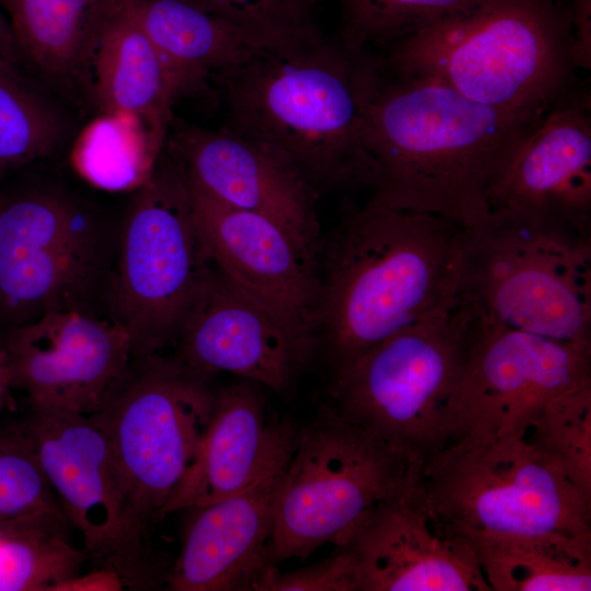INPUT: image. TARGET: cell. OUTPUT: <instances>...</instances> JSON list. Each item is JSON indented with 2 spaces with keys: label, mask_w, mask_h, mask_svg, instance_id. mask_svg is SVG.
Masks as SVG:
<instances>
[{
  "label": "cell",
  "mask_w": 591,
  "mask_h": 591,
  "mask_svg": "<svg viewBox=\"0 0 591 591\" xmlns=\"http://www.w3.org/2000/svg\"><path fill=\"white\" fill-rule=\"evenodd\" d=\"M547 109L485 105L432 78L383 69L363 129L374 195L471 228Z\"/></svg>",
  "instance_id": "obj_1"
},
{
  "label": "cell",
  "mask_w": 591,
  "mask_h": 591,
  "mask_svg": "<svg viewBox=\"0 0 591 591\" xmlns=\"http://www.w3.org/2000/svg\"><path fill=\"white\" fill-rule=\"evenodd\" d=\"M381 58L323 34L263 48L216 77L229 131L282 159L318 193L370 186L363 142Z\"/></svg>",
  "instance_id": "obj_2"
},
{
  "label": "cell",
  "mask_w": 591,
  "mask_h": 591,
  "mask_svg": "<svg viewBox=\"0 0 591 591\" xmlns=\"http://www.w3.org/2000/svg\"><path fill=\"white\" fill-rule=\"evenodd\" d=\"M464 231L374 194L345 215L321 252L314 323L333 373L459 297Z\"/></svg>",
  "instance_id": "obj_3"
},
{
  "label": "cell",
  "mask_w": 591,
  "mask_h": 591,
  "mask_svg": "<svg viewBox=\"0 0 591 591\" xmlns=\"http://www.w3.org/2000/svg\"><path fill=\"white\" fill-rule=\"evenodd\" d=\"M383 69L429 77L480 104L545 111L570 92L573 43L556 0H477L391 45Z\"/></svg>",
  "instance_id": "obj_4"
},
{
  "label": "cell",
  "mask_w": 591,
  "mask_h": 591,
  "mask_svg": "<svg viewBox=\"0 0 591 591\" xmlns=\"http://www.w3.org/2000/svg\"><path fill=\"white\" fill-rule=\"evenodd\" d=\"M459 294L483 320L591 348V224L489 210L465 228Z\"/></svg>",
  "instance_id": "obj_5"
},
{
  "label": "cell",
  "mask_w": 591,
  "mask_h": 591,
  "mask_svg": "<svg viewBox=\"0 0 591 591\" xmlns=\"http://www.w3.org/2000/svg\"><path fill=\"white\" fill-rule=\"evenodd\" d=\"M477 323L459 294L334 372L325 406L424 464L452 437Z\"/></svg>",
  "instance_id": "obj_6"
},
{
  "label": "cell",
  "mask_w": 591,
  "mask_h": 591,
  "mask_svg": "<svg viewBox=\"0 0 591 591\" xmlns=\"http://www.w3.org/2000/svg\"><path fill=\"white\" fill-rule=\"evenodd\" d=\"M118 225L57 184L24 182L2 189L0 320L5 331L58 311L107 318Z\"/></svg>",
  "instance_id": "obj_7"
},
{
  "label": "cell",
  "mask_w": 591,
  "mask_h": 591,
  "mask_svg": "<svg viewBox=\"0 0 591 591\" xmlns=\"http://www.w3.org/2000/svg\"><path fill=\"white\" fill-rule=\"evenodd\" d=\"M416 484L437 520L468 544L536 534L591 538V497L518 434L452 438Z\"/></svg>",
  "instance_id": "obj_8"
},
{
  "label": "cell",
  "mask_w": 591,
  "mask_h": 591,
  "mask_svg": "<svg viewBox=\"0 0 591 591\" xmlns=\"http://www.w3.org/2000/svg\"><path fill=\"white\" fill-rule=\"evenodd\" d=\"M135 192L118 225L106 316L142 357L174 346L213 263L187 181L169 157Z\"/></svg>",
  "instance_id": "obj_9"
},
{
  "label": "cell",
  "mask_w": 591,
  "mask_h": 591,
  "mask_svg": "<svg viewBox=\"0 0 591 591\" xmlns=\"http://www.w3.org/2000/svg\"><path fill=\"white\" fill-rule=\"evenodd\" d=\"M422 463L326 406L298 433L277 503L265 567L337 545L374 506L412 485Z\"/></svg>",
  "instance_id": "obj_10"
},
{
  "label": "cell",
  "mask_w": 591,
  "mask_h": 591,
  "mask_svg": "<svg viewBox=\"0 0 591 591\" xmlns=\"http://www.w3.org/2000/svg\"><path fill=\"white\" fill-rule=\"evenodd\" d=\"M211 376L174 355L132 357L97 409L134 510L149 531L190 467L211 419Z\"/></svg>",
  "instance_id": "obj_11"
},
{
  "label": "cell",
  "mask_w": 591,
  "mask_h": 591,
  "mask_svg": "<svg viewBox=\"0 0 591 591\" xmlns=\"http://www.w3.org/2000/svg\"><path fill=\"white\" fill-rule=\"evenodd\" d=\"M23 424L88 560L131 590L165 586L167 563L134 510L103 430L89 415L50 408L31 407Z\"/></svg>",
  "instance_id": "obj_12"
},
{
  "label": "cell",
  "mask_w": 591,
  "mask_h": 591,
  "mask_svg": "<svg viewBox=\"0 0 591 591\" xmlns=\"http://www.w3.org/2000/svg\"><path fill=\"white\" fill-rule=\"evenodd\" d=\"M588 383L591 348L478 317L451 439L470 433L519 434L548 399Z\"/></svg>",
  "instance_id": "obj_13"
},
{
  "label": "cell",
  "mask_w": 591,
  "mask_h": 591,
  "mask_svg": "<svg viewBox=\"0 0 591 591\" xmlns=\"http://www.w3.org/2000/svg\"><path fill=\"white\" fill-rule=\"evenodd\" d=\"M174 356L212 376L228 372L285 393L316 340L229 279L215 264L174 344Z\"/></svg>",
  "instance_id": "obj_14"
},
{
  "label": "cell",
  "mask_w": 591,
  "mask_h": 591,
  "mask_svg": "<svg viewBox=\"0 0 591 591\" xmlns=\"http://www.w3.org/2000/svg\"><path fill=\"white\" fill-rule=\"evenodd\" d=\"M416 480L335 545L355 563L357 591H491L471 545L442 526Z\"/></svg>",
  "instance_id": "obj_15"
},
{
  "label": "cell",
  "mask_w": 591,
  "mask_h": 591,
  "mask_svg": "<svg viewBox=\"0 0 591 591\" xmlns=\"http://www.w3.org/2000/svg\"><path fill=\"white\" fill-rule=\"evenodd\" d=\"M13 389L32 408L93 414L130 359L124 329L106 317L58 311L11 327L1 340Z\"/></svg>",
  "instance_id": "obj_16"
},
{
  "label": "cell",
  "mask_w": 591,
  "mask_h": 591,
  "mask_svg": "<svg viewBox=\"0 0 591 591\" xmlns=\"http://www.w3.org/2000/svg\"><path fill=\"white\" fill-rule=\"evenodd\" d=\"M166 144L167 157L190 184L275 221L320 262L318 193L291 165L225 128L177 124Z\"/></svg>",
  "instance_id": "obj_17"
},
{
  "label": "cell",
  "mask_w": 591,
  "mask_h": 591,
  "mask_svg": "<svg viewBox=\"0 0 591 591\" xmlns=\"http://www.w3.org/2000/svg\"><path fill=\"white\" fill-rule=\"evenodd\" d=\"M187 184L195 222L212 263L285 322L316 340L320 262L275 221L232 208Z\"/></svg>",
  "instance_id": "obj_18"
},
{
  "label": "cell",
  "mask_w": 591,
  "mask_h": 591,
  "mask_svg": "<svg viewBox=\"0 0 591 591\" xmlns=\"http://www.w3.org/2000/svg\"><path fill=\"white\" fill-rule=\"evenodd\" d=\"M255 384L242 379L217 391L195 459L165 505L162 520L239 494L289 464L298 432L287 421L267 420Z\"/></svg>",
  "instance_id": "obj_19"
},
{
  "label": "cell",
  "mask_w": 591,
  "mask_h": 591,
  "mask_svg": "<svg viewBox=\"0 0 591 591\" xmlns=\"http://www.w3.org/2000/svg\"><path fill=\"white\" fill-rule=\"evenodd\" d=\"M590 109L589 92L577 88L549 106L491 188L489 210L591 224Z\"/></svg>",
  "instance_id": "obj_20"
},
{
  "label": "cell",
  "mask_w": 591,
  "mask_h": 591,
  "mask_svg": "<svg viewBox=\"0 0 591 591\" xmlns=\"http://www.w3.org/2000/svg\"><path fill=\"white\" fill-rule=\"evenodd\" d=\"M287 466L239 494L189 509L193 518L167 571V590H253L266 568L265 548L273 534Z\"/></svg>",
  "instance_id": "obj_21"
},
{
  "label": "cell",
  "mask_w": 591,
  "mask_h": 591,
  "mask_svg": "<svg viewBox=\"0 0 591 591\" xmlns=\"http://www.w3.org/2000/svg\"><path fill=\"white\" fill-rule=\"evenodd\" d=\"M118 0H0L21 65L69 95L91 99L92 65Z\"/></svg>",
  "instance_id": "obj_22"
},
{
  "label": "cell",
  "mask_w": 591,
  "mask_h": 591,
  "mask_svg": "<svg viewBox=\"0 0 591 591\" xmlns=\"http://www.w3.org/2000/svg\"><path fill=\"white\" fill-rule=\"evenodd\" d=\"M91 100L104 114L134 116L166 132L178 101L171 73L131 0L111 11L92 65Z\"/></svg>",
  "instance_id": "obj_23"
},
{
  "label": "cell",
  "mask_w": 591,
  "mask_h": 591,
  "mask_svg": "<svg viewBox=\"0 0 591 591\" xmlns=\"http://www.w3.org/2000/svg\"><path fill=\"white\" fill-rule=\"evenodd\" d=\"M173 79L177 100L205 92L262 47L193 0H131Z\"/></svg>",
  "instance_id": "obj_24"
},
{
  "label": "cell",
  "mask_w": 591,
  "mask_h": 591,
  "mask_svg": "<svg viewBox=\"0 0 591 591\" xmlns=\"http://www.w3.org/2000/svg\"><path fill=\"white\" fill-rule=\"evenodd\" d=\"M470 545L491 591L591 590V538L536 534Z\"/></svg>",
  "instance_id": "obj_25"
},
{
  "label": "cell",
  "mask_w": 591,
  "mask_h": 591,
  "mask_svg": "<svg viewBox=\"0 0 591 591\" xmlns=\"http://www.w3.org/2000/svg\"><path fill=\"white\" fill-rule=\"evenodd\" d=\"M68 124L19 62L0 55V178L55 153Z\"/></svg>",
  "instance_id": "obj_26"
},
{
  "label": "cell",
  "mask_w": 591,
  "mask_h": 591,
  "mask_svg": "<svg viewBox=\"0 0 591 591\" xmlns=\"http://www.w3.org/2000/svg\"><path fill=\"white\" fill-rule=\"evenodd\" d=\"M84 134L73 152L78 173L108 192L137 190L152 175L166 134L123 114H105Z\"/></svg>",
  "instance_id": "obj_27"
},
{
  "label": "cell",
  "mask_w": 591,
  "mask_h": 591,
  "mask_svg": "<svg viewBox=\"0 0 591 591\" xmlns=\"http://www.w3.org/2000/svg\"><path fill=\"white\" fill-rule=\"evenodd\" d=\"M518 436L591 497V383L548 399Z\"/></svg>",
  "instance_id": "obj_28"
},
{
  "label": "cell",
  "mask_w": 591,
  "mask_h": 591,
  "mask_svg": "<svg viewBox=\"0 0 591 591\" xmlns=\"http://www.w3.org/2000/svg\"><path fill=\"white\" fill-rule=\"evenodd\" d=\"M477 0H340L339 39L369 49L409 37Z\"/></svg>",
  "instance_id": "obj_29"
},
{
  "label": "cell",
  "mask_w": 591,
  "mask_h": 591,
  "mask_svg": "<svg viewBox=\"0 0 591 591\" xmlns=\"http://www.w3.org/2000/svg\"><path fill=\"white\" fill-rule=\"evenodd\" d=\"M222 18L262 48L322 35L316 14L324 0H193Z\"/></svg>",
  "instance_id": "obj_30"
},
{
  "label": "cell",
  "mask_w": 591,
  "mask_h": 591,
  "mask_svg": "<svg viewBox=\"0 0 591 591\" xmlns=\"http://www.w3.org/2000/svg\"><path fill=\"white\" fill-rule=\"evenodd\" d=\"M62 511L22 422L0 421V521Z\"/></svg>",
  "instance_id": "obj_31"
},
{
  "label": "cell",
  "mask_w": 591,
  "mask_h": 591,
  "mask_svg": "<svg viewBox=\"0 0 591 591\" xmlns=\"http://www.w3.org/2000/svg\"><path fill=\"white\" fill-rule=\"evenodd\" d=\"M253 591H357L356 566L350 554L336 546L325 560L294 571L266 567Z\"/></svg>",
  "instance_id": "obj_32"
},
{
  "label": "cell",
  "mask_w": 591,
  "mask_h": 591,
  "mask_svg": "<svg viewBox=\"0 0 591 591\" xmlns=\"http://www.w3.org/2000/svg\"><path fill=\"white\" fill-rule=\"evenodd\" d=\"M577 68H591V0H570L567 8Z\"/></svg>",
  "instance_id": "obj_33"
},
{
  "label": "cell",
  "mask_w": 591,
  "mask_h": 591,
  "mask_svg": "<svg viewBox=\"0 0 591 591\" xmlns=\"http://www.w3.org/2000/svg\"><path fill=\"white\" fill-rule=\"evenodd\" d=\"M12 374L5 349L0 340V413L11 403Z\"/></svg>",
  "instance_id": "obj_34"
},
{
  "label": "cell",
  "mask_w": 591,
  "mask_h": 591,
  "mask_svg": "<svg viewBox=\"0 0 591 591\" xmlns=\"http://www.w3.org/2000/svg\"><path fill=\"white\" fill-rule=\"evenodd\" d=\"M0 55L15 62L21 63L9 22L1 7H0Z\"/></svg>",
  "instance_id": "obj_35"
}]
</instances>
